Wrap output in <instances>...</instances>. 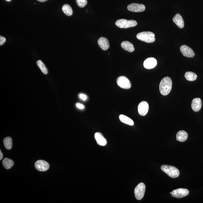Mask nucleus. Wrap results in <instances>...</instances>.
<instances>
[{"label":"nucleus","mask_w":203,"mask_h":203,"mask_svg":"<svg viewBox=\"0 0 203 203\" xmlns=\"http://www.w3.org/2000/svg\"><path fill=\"white\" fill-rule=\"evenodd\" d=\"M37 66L39 67L40 69L41 70L42 72L44 75L48 74V70H47V67H46L45 64H44V63L42 61L40 60H38V61L37 62Z\"/></svg>","instance_id":"obj_24"},{"label":"nucleus","mask_w":203,"mask_h":203,"mask_svg":"<svg viewBox=\"0 0 203 203\" xmlns=\"http://www.w3.org/2000/svg\"><path fill=\"white\" fill-rule=\"evenodd\" d=\"M146 186L143 183H140L135 187L134 194L135 198L138 200H140L144 196Z\"/></svg>","instance_id":"obj_5"},{"label":"nucleus","mask_w":203,"mask_h":203,"mask_svg":"<svg viewBox=\"0 0 203 203\" xmlns=\"http://www.w3.org/2000/svg\"><path fill=\"white\" fill-rule=\"evenodd\" d=\"M4 143L6 149H11L12 147L13 141L12 139L10 137H7L4 140Z\"/></svg>","instance_id":"obj_23"},{"label":"nucleus","mask_w":203,"mask_h":203,"mask_svg":"<svg viewBox=\"0 0 203 203\" xmlns=\"http://www.w3.org/2000/svg\"><path fill=\"white\" fill-rule=\"evenodd\" d=\"M173 21L179 28H184V20L179 14H176L173 18Z\"/></svg>","instance_id":"obj_16"},{"label":"nucleus","mask_w":203,"mask_h":203,"mask_svg":"<svg viewBox=\"0 0 203 203\" xmlns=\"http://www.w3.org/2000/svg\"><path fill=\"white\" fill-rule=\"evenodd\" d=\"M79 97L80 99L83 101H85L87 99V96L84 94H80L79 95Z\"/></svg>","instance_id":"obj_27"},{"label":"nucleus","mask_w":203,"mask_h":203,"mask_svg":"<svg viewBox=\"0 0 203 203\" xmlns=\"http://www.w3.org/2000/svg\"><path fill=\"white\" fill-rule=\"evenodd\" d=\"M161 168L163 172L171 178H176L179 175V171L178 168L172 165H163L161 166Z\"/></svg>","instance_id":"obj_3"},{"label":"nucleus","mask_w":203,"mask_h":203,"mask_svg":"<svg viewBox=\"0 0 203 203\" xmlns=\"http://www.w3.org/2000/svg\"><path fill=\"white\" fill-rule=\"evenodd\" d=\"M77 107L80 109H83L84 108V106L83 105L80 104V103H77L76 104Z\"/></svg>","instance_id":"obj_28"},{"label":"nucleus","mask_w":203,"mask_h":203,"mask_svg":"<svg viewBox=\"0 0 203 203\" xmlns=\"http://www.w3.org/2000/svg\"><path fill=\"white\" fill-rule=\"evenodd\" d=\"M138 39L147 43H153L155 41V35L151 32H142L139 33L137 35Z\"/></svg>","instance_id":"obj_2"},{"label":"nucleus","mask_w":203,"mask_h":203,"mask_svg":"<svg viewBox=\"0 0 203 203\" xmlns=\"http://www.w3.org/2000/svg\"><path fill=\"white\" fill-rule=\"evenodd\" d=\"M128 10L134 12H141L144 11L145 10V6L142 4L133 3L128 6Z\"/></svg>","instance_id":"obj_10"},{"label":"nucleus","mask_w":203,"mask_h":203,"mask_svg":"<svg viewBox=\"0 0 203 203\" xmlns=\"http://www.w3.org/2000/svg\"><path fill=\"white\" fill-rule=\"evenodd\" d=\"M121 45L122 48L129 52H133L135 50L133 44L128 41L122 42Z\"/></svg>","instance_id":"obj_17"},{"label":"nucleus","mask_w":203,"mask_h":203,"mask_svg":"<svg viewBox=\"0 0 203 203\" xmlns=\"http://www.w3.org/2000/svg\"><path fill=\"white\" fill-rule=\"evenodd\" d=\"M138 109L140 115L145 116L147 114L149 110V105L146 101L141 102L138 106Z\"/></svg>","instance_id":"obj_11"},{"label":"nucleus","mask_w":203,"mask_h":203,"mask_svg":"<svg viewBox=\"0 0 203 203\" xmlns=\"http://www.w3.org/2000/svg\"><path fill=\"white\" fill-rule=\"evenodd\" d=\"M94 138L98 145L101 146H105L107 143V140L103 134L100 132H96L94 134Z\"/></svg>","instance_id":"obj_13"},{"label":"nucleus","mask_w":203,"mask_h":203,"mask_svg":"<svg viewBox=\"0 0 203 203\" xmlns=\"http://www.w3.org/2000/svg\"><path fill=\"white\" fill-rule=\"evenodd\" d=\"M171 194H172V192L170 193Z\"/></svg>","instance_id":"obj_32"},{"label":"nucleus","mask_w":203,"mask_h":203,"mask_svg":"<svg viewBox=\"0 0 203 203\" xmlns=\"http://www.w3.org/2000/svg\"><path fill=\"white\" fill-rule=\"evenodd\" d=\"M186 79L189 81H193L196 80L197 75L195 73L191 72H187L185 74Z\"/></svg>","instance_id":"obj_22"},{"label":"nucleus","mask_w":203,"mask_h":203,"mask_svg":"<svg viewBox=\"0 0 203 203\" xmlns=\"http://www.w3.org/2000/svg\"><path fill=\"white\" fill-rule=\"evenodd\" d=\"M117 83L118 86L122 88L129 89L131 87V83L129 79L124 76H120L118 78Z\"/></svg>","instance_id":"obj_6"},{"label":"nucleus","mask_w":203,"mask_h":203,"mask_svg":"<svg viewBox=\"0 0 203 203\" xmlns=\"http://www.w3.org/2000/svg\"><path fill=\"white\" fill-rule=\"evenodd\" d=\"M35 168L37 170L41 172H45L48 170L50 165L48 162L42 160H39L35 162Z\"/></svg>","instance_id":"obj_8"},{"label":"nucleus","mask_w":203,"mask_h":203,"mask_svg":"<svg viewBox=\"0 0 203 203\" xmlns=\"http://www.w3.org/2000/svg\"><path fill=\"white\" fill-rule=\"evenodd\" d=\"M137 23L134 20H127L125 19H121L117 20L116 21L117 26L120 28H128L136 26Z\"/></svg>","instance_id":"obj_4"},{"label":"nucleus","mask_w":203,"mask_h":203,"mask_svg":"<svg viewBox=\"0 0 203 203\" xmlns=\"http://www.w3.org/2000/svg\"><path fill=\"white\" fill-rule=\"evenodd\" d=\"M62 10L63 13L66 14V16H70L73 14V10L70 7V6L68 4H65L62 7Z\"/></svg>","instance_id":"obj_21"},{"label":"nucleus","mask_w":203,"mask_h":203,"mask_svg":"<svg viewBox=\"0 0 203 203\" xmlns=\"http://www.w3.org/2000/svg\"><path fill=\"white\" fill-rule=\"evenodd\" d=\"M3 157V154L1 150L0 151V160H1L2 159Z\"/></svg>","instance_id":"obj_29"},{"label":"nucleus","mask_w":203,"mask_h":203,"mask_svg":"<svg viewBox=\"0 0 203 203\" xmlns=\"http://www.w3.org/2000/svg\"><path fill=\"white\" fill-rule=\"evenodd\" d=\"M3 165L6 169H9L13 166V161L9 158H6L2 162Z\"/></svg>","instance_id":"obj_20"},{"label":"nucleus","mask_w":203,"mask_h":203,"mask_svg":"<svg viewBox=\"0 0 203 203\" xmlns=\"http://www.w3.org/2000/svg\"><path fill=\"white\" fill-rule=\"evenodd\" d=\"M38 1H39L40 2H45L46 1H47V0H37Z\"/></svg>","instance_id":"obj_30"},{"label":"nucleus","mask_w":203,"mask_h":203,"mask_svg":"<svg viewBox=\"0 0 203 203\" xmlns=\"http://www.w3.org/2000/svg\"><path fill=\"white\" fill-rule=\"evenodd\" d=\"M180 50L183 55L185 57L192 58L195 55V53L193 50L187 46L184 45L181 46Z\"/></svg>","instance_id":"obj_9"},{"label":"nucleus","mask_w":203,"mask_h":203,"mask_svg":"<svg viewBox=\"0 0 203 203\" xmlns=\"http://www.w3.org/2000/svg\"><path fill=\"white\" fill-rule=\"evenodd\" d=\"M172 80L170 78H164L159 84V90L161 94L164 96H166L169 94L172 89Z\"/></svg>","instance_id":"obj_1"},{"label":"nucleus","mask_w":203,"mask_h":203,"mask_svg":"<svg viewBox=\"0 0 203 203\" xmlns=\"http://www.w3.org/2000/svg\"><path fill=\"white\" fill-rule=\"evenodd\" d=\"M6 1H8V2H10L11 0H5Z\"/></svg>","instance_id":"obj_31"},{"label":"nucleus","mask_w":203,"mask_h":203,"mask_svg":"<svg viewBox=\"0 0 203 203\" xmlns=\"http://www.w3.org/2000/svg\"><path fill=\"white\" fill-rule=\"evenodd\" d=\"M188 190L185 188H178L174 190L172 192V196L174 198H181L186 196L189 194Z\"/></svg>","instance_id":"obj_7"},{"label":"nucleus","mask_w":203,"mask_h":203,"mask_svg":"<svg viewBox=\"0 0 203 203\" xmlns=\"http://www.w3.org/2000/svg\"><path fill=\"white\" fill-rule=\"evenodd\" d=\"M6 39L5 37L1 36H0V45L2 46L5 43Z\"/></svg>","instance_id":"obj_26"},{"label":"nucleus","mask_w":203,"mask_h":203,"mask_svg":"<svg viewBox=\"0 0 203 203\" xmlns=\"http://www.w3.org/2000/svg\"><path fill=\"white\" fill-rule=\"evenodd\" d=\"M76 2L79 7L83 8L87 5V0H76Z\"/></svg>","instance_id":"obj_25"},{"label":"nucleus","mask_w":203,"mask_h":203,"mask_svg":"<svg viewBox=\"0 0 203 203\" xmlns=\"http://www.w3.org/2000/svg\"><path fill=\"white\" fill-rule=\"evenodd\" d=\"M157 64L156 59L154 58H149L145 60L143 63L144 67L145 68L150 69L154 68Z\"/></svg>","instance_id":"obj_12"},{"label":"nucleus","mask_w":203,"mask_h":203,"mask_svg":"<svg viewBox=\"0 0 203 203\" xmlns=\"http://www.w3.org/2000/svg\"><path fill=\"white\" fill-rule=\"evenodd\" d=\"M98 44L101 48L103 50L108 49L109 47V40L104 37H101L98 40Z\"/></svg>","instance_id":"obj_15"},{"label":"nucleus","mask_w":203,"mask_h":203,"mask_svg":"<svg viewBox=\"0 0 203 203\" xmlns=\"http://www.w3.org/2000/svg\"><path fill=\"white\" fill-rule=\"evenodd\" d=\"M119 119L122 123L131 125V126H133L134 125L133 121L130 118L128 117L127 116H125V115H120L119 116Z\"/></svg>","instance_id":"obj_19"},{"label":"nucleus","mask_w":203,"mask_h":203,"mask_svg":"<svg viewBox=\"0 0 203 203\" xmlns=\"http://www.w3.org/2000/svg\"><path fill=\"white\" fill-rule=\"evenodd\" d=\"M188 138V134L184 131H180L177 133L176 140L181 142H185Z\"/></svg>","instance_id":"obj_18"},{"label":"nucleus","mask_w":203,"mask_h":203,"mask_svg":"<svg viewBox=\"0 0 203 203\" xmlns=\"http://www.w3.org/2000/svg\"><path fill=\"white\" fill-rule=\"evenodd\" d=\"M202 102L199 98H196L193 99L191 103V108L194 111L198 112L201 109Z\"/></svg>","instance_id":"obj_14"}]
</instances>
